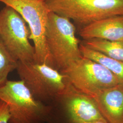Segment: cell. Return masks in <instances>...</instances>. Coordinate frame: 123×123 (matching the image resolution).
<instances>
[{"mask_svg":"<svg viewBox=\"0 0 123 123\" xmlns=\"http://www.w3.org/2000/svg\"><path fill=\"white\" fill-rule=\"evenodd\" d=\"M60 72L75 88L91 97L120 84L117 78L105 67L83 56Z\"/></svg>","mask_w":123,"mask_h":123,"instance_id":"cell-7","label":"cell"},{"mask_svg":"<svg viewBox=\"0 0 123 123\" xmlns=\"http://www.w3.org/2000/svg\"><path fill=\"white\" fill-rule=\"evenodd\" d=\"M79 35L84 40L123 41V15L104 18L81 27Z\"/></svg>","mask_w":123,"mask_h":123,"instance_id":"cell-10","label":"cell"},{"mask_svg":"<svg viewBox=\"0 0 123 123\" xmlns=\"http://www.w3.org/2000/svg\"><path fill=\"white\" fill-rule=\"evenodd\" d=\"M49 10L81 27L98 20L123 15V0H45Z\"/></svg>","mask_w":123,"mask_h":123,"instance_id":"cell-5","label":"cell"},{"mask_svg":"<svg viewBox=\"0 0 123 123\" xmlns=\"http://www.w3.org/2000/svg\"><path fill=\"white\" fill-rule=\"evenodd\" d=\"M0 99L7 105L10 123H48L51 106L36 99L22 80H8L0 87Z\"/></svg>","mask_w":123,"mask_h":123,"instance_id":"cell-2","label":"cell"},{"mask_svg":"<svg viewBox=\"0 0 123 123\" xmlns=\"http://www.w3.org/2000/svg\"><path fill=\"white\" fill-rule=\"evenodd\" d=\"M18 62L0 39V87L8 80L9 74L16 70Z\"/></svg>","mask_w":123,"mask_h":123,"instance_id":"cell-13","label":"cell"},{"mask_svg":"<svg viewBox=\"0 0 123 123\" xmlns=\"http://www.w3.org/2000/svg\"><path fill=\"white\" fill-rule=\"evenodd\" d=\"M108 123H123V84L105 89L92 97Z\"/></svg>","mask_w":123,"mask_h":123,"instance_id":"cell-9","label":"cell"},{"mask_svg":"<svg viewBox=\"0 0 123 123\" xmlns=\"http://www.w3.org/2000/svg\"><path fill=\"white\" fill-rule=\"evenodd\" d=\"M79 48L83 57L96 62L110 71L117 78L120 84H123V62L109 57L80 43Z\"/></svg>","mask_w":123,"mask_h":123,"instance_id":"cell-11","label":"cell"},{"mask_svg":"<svg viewBox=\"0 0 123 123\" xmlns=\"http://www.w3.org/2000/svg\"><path fill=\"white\" fill-rule=\"evenodd\" d=\"M0 2L15 10L26 22L35 49V62L53 67L46 41L50 11L45 0H0Z\"/></svg>","mask_w":123,"mask_h":123,"instance_id":"cell-6","label":"cell"},{"mask_svg":"<svg viewBox=\"0 0 123 123\" xmlns=\"http://www.w3.org/2000/svg\"><path fill=\"white\" fill-rule=\"evenodd\" d=\"M16 70L33 97L49 105L64 91L68 82L59 71L46 63L18 61Z\"/></svg>","mask_w":123,"mask_h":123,"instance_id":"cell-4","label":"cell"},{"mask_svg":"<svg viewBox=\"0 0 123 123\" xmlns=\"http://www.w3.org/2000/svg\"><path fill=\"white\" fill-rule=\"evenodd\" d=\"M46 41L53 67L57 70L82 57L74 24L69 18L51 11Z\"/></svg>","mask_w":123,"mask_h":123,"instance_id":"cell-1","label":"cell"},{"mask_svg":"<svg viewBox=\"0 0 123 123\" xmlns=\"http://www.w3.org/2000/svg\"><path fill=\"white\" fill-rule=\"evenodd\" d=\"M108 123L107 122H105V121H96V122H91V123Z\"/></svg>","mask_w":123,"mask_h":123,"instance_id":"cell-15","label":"cell"},{"mask_svg":"<svg viewBox=\"0 0 123 123\" xmlns=\"http://www.w3.org/2000/svg\"><path fill=\"white\" fill-rule=\"evenodd\" d=\"M30 35L26 22L15 10L6 6L0 11V39L18 61L35 62Z\"/></svg>","mask_w":123,"mask_h":123,"instance_id":"cell-8","label":"cell"},{"mask_svg":"<svg viewBox=\"0 0 123 123\" xmlns=\"http://www.w3.org/2000/svg\"><path fill=\"white\" fill-rule=\"evenodd\" d=\"M10 114L7 105L0 99V123H10Z\"/></svg>","mask_w":123,"mask_h":123,"instance_id":"cell-14","label":"cell"},{"mask_svg":"<svg viewBox=\"0 0 123 123\" xmlns=\"http://www.w3.org/2000/svg\"><path fill=\"white\" fill-rule=\"evenodd\" d=\"M82 43L88 48L109 57L123 62V41L94 38L84 40Z\"/></svg>","mask_w":123,"mask_h":123,"instance_id":"cell-12","label":"cell"},{"mask_svg":"<svg viewBox=\"0 0 123 123\" xmlns=\"http://www.w3.org/2000/svg\"><path fill=\"white\" fill-rule=\"evenodd\" d=\"M50 106L48 123L107 122L92 98L77 90L68 81L64 91Z\"/></svg>","mask_w":123,"mask_h":123,"instance_id":"cell-3","label":"cell"}]
</instances>
